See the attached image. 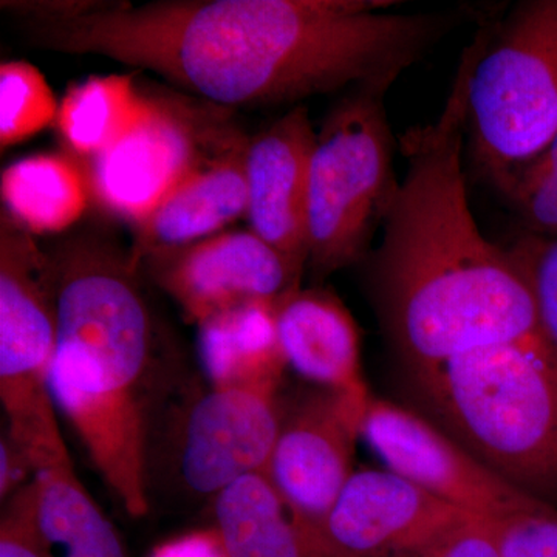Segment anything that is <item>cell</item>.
<instances>
[{
  "label": "cell",
  "mask_w": 557,
  "mask_h": 557,
  "mask_svg": "<svg viewBox=\"0 0 557 557\" xmlns=\"http://www.w3.org/2000/svg\"><path fill=\"white\" fill-rule=\"evenodd\" d=\"M388 0L95 2L20 20L25 42L146 69L223 109L394 84L465 14L388 13Z\"/></svg>",
  "instance_id": "1"
},
{
  "label": "cell",
  "mask_w": 557,
  "mask_h": 557,
  "mask_svg": "<svg viewBox=\"0 0 557 557\" xmlns=\"http://www.w3.org/2000/svg\"><path fill=\"white\" fill-rule=\"evenodd\" d=\"M465 134L458 70L438 119L399 138L408 170L372 258L380 314L409 372L542 335L525 281L469 207Z\"/></svg>",
  "instance_id": "2"
},
{
  "label": "cell",
  "mask_w": 557,
  "mask_h": 557,
  "mask_svg": "<svg viewBox=\"0 0 557 557\" xmlns=\"http://www.w3.org/2000/svg\"><path fill=\"white\" fill-rule=\"evenodd\" d=\"M57 310L54 405L124 509L148 515V440L163 392L166 341L131 252L102 234L47 248Z\"/></svg>",
  "instance_id": "3"
},
{
  "label": "cell",
  "mask_w": 557,
  "mask_h": 557,
  "mask_svg": "<svg viewBox=\"0 0 557 557\" xmlns=\"http://www.w3.org/2000/svg\"><path fill=\"white\" fill-rule=\"evenodd\" d=\"M429 418L512 485L557 504V351L544 335L410 372Z\"/></svg>",
  "instance_id": "4"
},
{
  "label": "cell",
  "mask_w": 557,
  "mask_h": 557,
  "mask_svg": "<svg viewBox=\"0 0 557 557\" xmlns=\"http://www.w3.org/2000/svg\"><path fill=\"white\" fill-rule=\"evenodd\" d=\"M483 25L461 57L472 160L497 189L557 137V0Z\"/></svg>",
  "instance_id": "5"
},
{
  "label": "cell",
  "mask_w": 557,
  "mask_h": 557,
  "mask_svg": "<svg viewBox=\"0 0 557 557\" xmlns=\"http://www.w3.org/2000/svg\"><path fill=\"white\" fill-rule=\"evenodd\" d=\"M391 84H359L327 113L311 153L307 228L314 276L362 262L397 193Z\"/></svg>",
  "instance_id": "6"
},
{
  "label": "cell",
  "mask_w": 557,
  "mask_h": 557,
  "mask_svg": "<svg viewBox=\"0 0 557 557\" xmlns=\"http://www.w3.org/2000/svg\"><path fill=\"white\" fill-rule=\"evenodd\" d=\"M50 259L30 233L0 214V401L9 437L38 472L70 460L50 369L57 348Z\"/></svg>",
  "instance_id": "7"
},
{
  "label": "cell",
  "mask_w": 557,
  "mask_h": 557,
  "mask_svg": "<svg viewBox=\"0 0 557 557\" xmlns=\"http://www.w3.org/2000/svg\"><path fill=\"white\" fill-rule=\"evenodd\" d=\"M231 112L196 97L148 94V110L138 126L112 149L81 161L91 200L135 228L236 126Z\"/></svg>",
  "instance_id": "8"
},
{
  "label": "cell",
  "mask_w": 557,
  "mask_h": 557,
  "mask_svg": "<svg viewBox=\"0 0 557 557\" xmlns=\"http://www.w3.org/2000/svg\"><path fill=\"white\" fill-rule=\"evenodd\" d=\"M282 409L251 388L189 387L164 423L157 453L163 480L188 497H218L245 475L269 468Z\"/></svg>",
  "instance_id": "9"
},
{
  "label": "cell",
  "mask_w": 557,
  "mask_h": 557,
  "mask_svg": "<svg viewBox=\"0 0 557 557\" xmlns=\"http://www.w3.org/2000/svg\"><path fill=\"white\" fill-rule=\"evenodd\" d=\"M361 437L388 471L475 518L497 522L549 505L487 468L431 418L397 403L372 395Z\"/></svg>",
  "instance_id": "10"
},
{
  "label": "cell",
  "mask_w": 557,
  "mask_h": 557,
  "mask_svg": "<svg viewBox=\"0 0 557 557\" xmlns=\"http://www.w3.org/2000/svg\"><path fill=\"white\" fill-rule=\"evenodd\" d=\"M138 270L166 292L190 322L273 300L300 288V274L276 248L248 231H223L186 247L149 256Z\"/></svg>",
  "instance_id": "11"
},
{
  "label": "cell",
  "mask_w": 557,
  "mask_h": 557,
  "mask_svg": "<svg viewBox=\"0 0 557 557\" xmlns=\"http://www.w3.org/2000/svg\"><path fill=\"white\" fill-rule=\"evenodd\" d=\"M368 405L324 388L289 412L282 410L265 475L288 507L314 525L324 527L341 491L357 471L355 445Z\"/></svg>",
  "instance_id": "12"
},
{
  "label": "cell",
  "mask_w": 557,
  "mask_h": 557,
  "mask_svg": "<svg viewBox=\"0 0 557 557\" xmlns=\"http://www.w3.org/2000/svg\"><path fill=\"white\" fill-rule=\"evenodd\" d=\"M472 518L388 469H359L322 528L348 557H409Z\"/></svg>",
  "instance_id": "13"
},
{
  "label": "cell",
  "mask_w": 557,
  "mask_h": 557,
  "mask_svg": "<svg viewBox=\"0 0 557 557\" xmlns=\"http://www.w3.org/2000/svg\"><path fill=\"white\" fill-rule=\"evenodd\" d=\"M314 139L309 110L298 106L249 138L247 152L249 230L300 276L309 267L307 201Z\"/></svg>",
  "instance_id": "14"
},
{
  "label": "cell",
  "mask_w": 557,
  "mask_h": 557,
  "mask_svg": "<svg viewBox=\"0 0 557 557\" xmlns=\"http://www.w3.org/2000/svg\"><path fill=\"white\" fill-rule=\"evenodd\" d=\"M248 145L247 135L234 126L163 203L135 226L129 252L137 269L149 256L215 236L237 219L247 218Z\"/></svg>",
  "instance_id": "15"
},
{
  "label": "cell",
  "mask_w": 557,
  "mask_h": 557,
  "mask_svg": "<svg viewBox=\"0 0 557 557\" xmlns=\"http://www.w3.org/2000/svg\"><path fill=\"white\" fill-rule=\"evenodd\" d=\"M278 341L289 368L327 391L368 403L359 330L347 307L322 288H296L276 304Z\"/></svg>",
  "instance_id": "16"
},
{
  "label": "cell",
  "mask_w": 557,
  "mask_h": 557,
  "mask_svg": "<svg viewBox=\"0 0 557 557\" xmlns=\"http://www.w3.org/2000/svg\"><path fill=\"white\" fill-rule=\"evenodd\" d=\"M215 531L228 557H348L288 507L262 472L245 475L214 498Z\"/></svg>",
  "instance_id": "17"
},
{
  "label": "cell",
  "mask_w": 557,
  "mask_h": 557,
  "mask_svg": "<svg viewBox=\"0 0 557 557\" xmlns=\"http://www.w3.org/2000/svg\"><path fill=\"white\" fill-rule=\"evenodd\" d=\"M276 304L256 300L199 324V354L212 386L276 394L288 368L278 341Z\"/></svg>",
  "instance_id": "18"
},
{
  "label": "cell",
  "mask_w": 557,
  "mask_h": 557,
  "mask_svg": "<svg viewBox=\"0 0 557 557\" xmlns=\"http://www.w3.org/2000/svg\"><path fill=\"white\" fill-rule=\"evenodd\" d=\"M0 193L3 212L32 236L65 233L91 200L87 172L70 153H38L10 164Z\"/></svg>",
  "instance_id": "19"
},
{
  "label": "cell",
  "mask_w": 557,
  "mask_h": 557,
  "mask_svg": "<svg viewBox=\"0 0 557 557\" xmlns=\"http://www.w3.org/2000/svg\"><path fill=\"white\" fill-rule=\"evenodd\" d=\"M148 110V94L134 76H94L70 87L60 102L57 127L67 153L86 161L126 138Z\"/></svg>",
  "instance_id": "20"
},
{
  "label": "cell",
  "mask_w": 557,
  "mask_h": 557,
  "mask_svg": "<svg viewBox=\"0 0 557 557\" xmlns=\"http://www.w3.org/2000/svg\"><path fill=\"white\" fill-rule=\"evenodd\" d=\"M47 557H127L115 527L79 482L72 461L36 472Z\"/></svg>",
  "instance_id": "21"
},
{
  "label": "cell",
  "mask_w": 557,
  "mask_h": 557,
  "mask_svg": "<svg viewBox=\"0 0 557 557\" xmlns=\"http://www.w3.org/2000/svg\"><path fill=\"white\" fill-rule=\"evenodd\" d=\"M60 102L46 76L24 61L0 65V148L35 137L57 123Z\"/></svg>",
  "instance_id": "22"
},
{
  "label": "cell",
  "mask_w": 557,
  "mask_h": 557,
  "mask_svg": "<svg viewBox=\"0 0 557 557\" xmlns=\"http://www.w3.org/2000/svg\"><path fill=\"white\" fill-rule=\"evenodd\" d=\"M498 190L515 208L523 233L557 239V137Z\"/></svg>",
  "instance_id": "23"
},
{
  "label": "cell",
  "mask_w": 557,
  "mask_h": 557,
  "mask_svg": "<svg viewBox=\"0 0 557 557\" xmlns=\"http://www.w3.org/2000/svg\"><path fill=\"white\" fill-rule=\"evenodd\" d=\"M505 249L530 289L542 335L557 351V239L522 231Z\"/></svg>",
  "instance_id": "24"
},
{
  "label": "cell",
  "mask_w": 557,
  "mask_h": 557,
  "mask_svg": "<svg viewBox=\"0 0 557 557\" xmlns=\"http://www.w3.org/2000/svg\"><path fill=\"white\" fill-rule=\"evenodd\" d=\"M500 557H557V509L544 505L496 522Z\"/></svg>",
  "instance_id": "25"
},
{
  "label": "cell",
  "mask_w": 557,
  "mask_h": 557,
  "mask_svg": "<svg viewBox=\"0 0 557 557\" xmlns=\"http://www.w3.org/2000/svg\"><path fill=\"white\" fill-rule=\"evenodd\" d=\"M36 478L7 498L0 520V557H47L39 528Z\"/></svg>",
  "instance_id": "26"
},
{
  "label": "cell",
  "mask_w": 557,
  "mask_h": 557,
  "mask_svg": "<svg viewBox=\"0 0 557 557\" xmlns=\"http://www.w3.org/2000/svg\"><path fill=\"white\" fill-rule=\"evenodd\" d=\"M409 557H500L496 522L472 518Z\"/></svg>",
  "instance_id": "27"
},
{
  "label": "cell",
  "mask_w": 557,
  "mask_h": 557,
  "mask_svg": "<svg viewBox=\"0 0 557 557\" xmlns=\"http://www.w3.org/2000/svg\"><path fill=\"white\" fill-rule=\"evenodd\" d=\"M35 472L30 458L25 456L24 450L17 448L9 435L0 443V498L13 496L20 487L27 485L24 479L28 472Z\"/></svg>",
  "instance_id": "28"
},
{
  "label": "cell",
  "mask_w": 557,
  "mask_h": 557,
  "mask_svg": "<svg viewBox=\"0 0 557 557\" xmlns=\"http://www.w3.org/2000/svg\"><path fill=\"white\" fill-rule=\"evenodd\" d=\"M152 557H228L218 531L190 534L157 549Z\"/></svg>",
  "instance_id": "29"
}]
</instances>
